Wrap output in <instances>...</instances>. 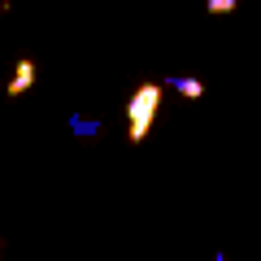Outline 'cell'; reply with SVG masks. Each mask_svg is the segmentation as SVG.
<instances>
[{
	"mask_svg": "<svg viewBox=\"0 0 261 261\" xmlns=\"http://www.w3.org/2000/svg\"><path fill=\"white\" fill-rule=\"evenodd\" d=\"M214 261H226V257H222V252H214Z\"/></svg>",
	"mask_w": 261,
	"mask_h": 261,
	"instance_id": "6",
	"label": "cell"
},
{
	"mask_svg": "<svg viewBox=\"0 0 261 261\" xmlns=\"http://www.w3.org/2000/svg\"><path fill=\"white\" fill-rule=\"evenodd\" d=\"M70 130H74V135H96V130H100V122H92V118H70Z\"/></svg>",
	"mask_w": 261,
	"mask_h": 261,
	"instance_id": "4",
	"label": "cell"
},
{
	"mask_svg": "<svg viewBox=\"0 0 261 261\" xmlns=\"http://www.w3.org/2000/svg\"><path fill=\"white\" fill-rule=\"evenodd\" d=\"M157 109H161V87L157 83H140L135 92H130V100H126V140L130 144L148 140Z\"/></svg>",
	"mask_w": 261,
	"mask_h": 261,
	"instance_id": "1",
	"label": "cell"
},
{
	"mask_svg": "<svg viewBox=\"0 0 261 261\" xmlns=\"http://www.w3.org/2000/svg\"><path fill=\"white\" fill-rule=\"evenodd\" d=\"M35 79H39L35 57H22V61H18V70H13V74L5 79V96H27L31 87H35Z\"/></svg>",
	"mask_w": 261,
	"mask_h": 261,
	"instance_id": "2",
	"label": "cell"
},
{
	"mask_svg": "<svg viewBox=\"0 0 261 261\" xmlns=\"http://www.w3.org/2000/svg\"><path fill=\"white\" fill-rule=\"evenodd\" d=\"M166 87H174V92L187 96V100H200V96H205V83H200V79H187V74L183 79H170Z\"/></svg>",
	"mask_w": 261,
	"mask_h": 261,
	"instance_id": "3",
	"label": "cell"
},
{
	"mask_svg": "<svg viewBox=\"0 0 261 261\" xmlns=\"http://www.w3.org/2000/svg\"><path fill=\"white\" fill-rule=\"evenodd\" d=\"M209 13H235V0H205Z\"/></svg>",
	"mask_w": 261,
	"mask_h": 261,
	"instance_id": "5",
	"label": "cell"
}]
</instances>
